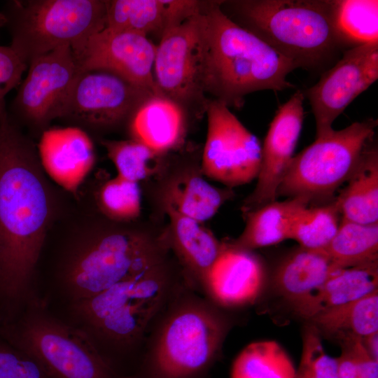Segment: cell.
I'll return each mask as SVG.
<instances>
[{"instance_id": "ac0fdd59", "label": "cell", "mask_w": 378, "mask_h": 378, "mask_svg": "<svg viewBox=\"0 0 378 378\" xmlns=\"http://www.w3.org/2000/svg\"><path fill=\"white\" fill-rule=\"evenodd\" d=\"M38 139V153L44 172L75 197L95 164L92 137L78 127L67 126L50 127Z\"/></svg>"}, {"instance_id": "603a6c76", "label": "cell", "mask_w": 378, "mask_h": 378, "mask_svg": "<svg viewBox=\"0 0 378 378\" xmlns=\"http://www.w3.org/2000/svg\"><path fill=\"white\" fill-rule=\"evenodd\" d=\"M132 139L158 155L176 147L185 131L183 108L163 96H153L136 112L129 123Z\"/></svg>"}, {"instance_id": "f546056e", "label": "cell", "mask_w": 378, "mask_h": 378, "mask_svg": "<svg viewBox=\"0 0 378 378\" xmlns=\"http://www.w3.org/2000/svg\"><path fill=\"white\" fill-rule=\"evenodd\" d=\"M294 363L274 340L258 341L244 347L234 360L230 378H294Z\"/></svg>"}, {"instance_id": "e0dca14e", "label": "cell", "mask_w": 378, "mask_h": 378, "mask_svg": "<svg viewBox=\"0 0 378 378\" xmlns=\"http://www.w3.org/2000/svg\"><path fill=\"white\" fill-rule=\"evenodd\" d=\"M267 281V269L259 255L223 241L208 276L205 297L224 309L238 311L258 302Z\"/></svg>"}, {"instance_id": "ba28073f", "label": "cell", "mask_w": 378, "mask_h": 378, "mask_svg": "<svg viewBox=\"0 0 378 378\" xmlns=\"http://www.w3.org/2000/svg\"><path fill=\"white\" fill-rule=\"evenodd\" d=\"M107 1L12 0L1 12L10 47L27 65L58 48L74 49L106 27Z\"/></svg>"}, {"instance_id": "ffe728a7", "label": "cell", "mask_w": 378, "mask_h": 378, "mask_svg": "<svg viewBox=\"0 0 378 378\" xmlns=\"http://www.w3.org/2000/svg\"><path fill=\"white\" fill-rule=\"evenodd\" d=\"M201 4L193 0L107 1L105 28L161 37L167 29L199 13Z\"/></svg>"}, {"instance_id": "277c9868", "label": "cell", "mask_w": 378, "mask_h": 378, "mask_svg": "<svg viewBox=\"0 0 378 378\" xmlns=\"http://www.w3.org/2000/svg\"><path fill=\"white\" fill-rule=\"evenodd\" d=\"M222 2L212 1L202 10L204 93L239 108L249 93L295 88L286 78L298 66L229 18Z\"/></svg>"}, {"instance_id": "44dd1931", "label": "cell", "mask_w": 378, "mask_h": 378, "mask_svg": "<svg viewBox=\"0 0 378 378\" xmlns=\"http://www.w3.org/2000/svg\"><path fill=\"white\" fill-rule=\"evenodd\" d=\"M339 268L323 250L299 246L278 262L270 281L275 293L293 306Z\"/></svg>"}, {"instance_id": "f35d334b", "label": "cell", "mask_w": 378, "mask_h": 378, "mask_svg": "<svg viewBox=\"0 0 378 378\" xmlns=\"http://www.w3.org/2000/svg\"><path fill=\"white\" fill-rule=\"evenodd\" d=\"M6 25V19L1 12H0V28Z\"/></svg>"}, {"instance_id": "7c38bea8", "label": "cell", "mask_w": 378, "mask_h": 378, "mask_svg": "<svg viewBox=\"0 0 378 378\" xmlns=\"http://www.w3.org/2000/svg\"><path fill=\"white\" fill-rule=\"evenodd\" d=\"M207 133L202 171L228 188L249 183L258 175L262 157L259 139L223 103L207 102Z\"/></svg>"}, {"instance_id": "74e56055", "label": "cell", "mask_w": 378, "mask_h": 378, "mask_svg": "<svg viewBox=\"0 0 378 378\" xmlns=\"http://www.w3.org/2000/svg\"><path fill=\"white\" fill-rule=\"evenodd\" d=\"M360 340L368 354L378 361V331L361 337Z\"/></svg>"}, {"instance_id": "9c48e42d", "label": "cell", "mask_w": 378, "mask_h": 378, "mask_svg": "<svg viewBox=\"0 0 378 378\" xmlns=\"http://www.w3.org/2000/svg\"><path fill=\"white\" fill-rule=\"evenodd\" d=\"M377 126L370 118L316 137L293 158L277 197H303L310 203L332 197L374 144Z\"/></svg>"}, {"instance_id": "4fadbf2b", "label": "cell", "mask_w": 378, "mask_h": 378, "mask_svg": "<svg viewBox=\"0 0 378 378\" xmlns=\"http://www.w3.org/2000/svg\"><path fill=\"white\" fill-rule=\"evenodd\" d=\"M202 10L165 31L156 46L153 75L159 93L183 110L192 104L206 109L207 104L202 84Z\"/></svg>"}, {"instance_id": "d6a6232c", "label": "cell", "mask_w": 378, "mask_h": 378, "mask_svg": "<svg viewBox=\"0 0 378 378\" xmlns=\"http://www.w3.org/2000/svg\"><path fill=\"white\" fill-rule=\"evenodd\" d=\"M107 155L117 171L118 176L139 183L150 171V162L158 155L149 147L134 139H100Z\"/></svg>"}, {"instance_id": "8992f818", "label": "cell", "mask_w": 378, "mask_h": 378, "mask_svg": "<svg viewBox=\"0 0 378 378\" xmlns=\"http://www.w3.org/2000/svg\"><path fill=\"white\" fill-rule=\"evenodd\" d=\"M250 31L298 68L322 70L345 45L335 0L229 1Z\"/></svg>"}, {"instance_id": "e575fe53", "label": "cell", "mask_w": 378, "mask_h": 378, "mask_svg": "<svg viewBox=\"0 0 378 378\" xmlns=\"http://www.w3.org/2000/svg\"><path fill=\"white\" fill-rule=\"evenodd\" d=\"M337 341L342 349L337 357V378H378V361L366 351L360 337L346 335Z\"/></svg>"}, {"instance_id": "2e32d148", "label": "cell", "mask_w": 378, "mask_h": 378, "mask_svg": "<svg viewBox=\"0 0 378 378\" xmlns=\"http://www.w3.org/2000/svg\"><path fill=\"white\" fill-rule=\"evenodd\" d=\"M304 95L297 90L275 113L262 146L257 183L243 205L244 214L277 198L278 188L294 157L302 128Z\"/></svg>"}, {"instance_id": "484cf974", "label": "cell", "mask_w": 378, "mask_h": 378, "mask_svg": "<svg viewBox=\"0 0 378 378\" xmlns=\"http://www.w3.org/2000/svg\"><path fill=\"white\" fill-rule=\"evenodd\" d=\"M94 209L106 218L118 223L136 220L141 212L139 183L115 176L103 178L99 174L88 178L78 190Z\"/></svg>"}, {"instance_id": "f1b7e54d", "label": "cell", "mask_w": 378, "mask_h": 378, "mask_svg": "<svg viewBox=\"0 0 378 378\" xmlns=\"http://www.w3.org/2000/svg\"><path fill=\"white\" fill-rule=\"evenodd\" d=\"M323 250L340 267L378 262V223L342 218L337 233Z\"/></svg>"}, {"instance_id": "d590c367", "label": "cell", "mask_w": 378, "mask_h": 378, "mask_svg": "<svg viewBox=\"0 0 378 378\" xmlns=\"http://www.w3.org/2000/svg\"><path fill=\"white\" fill-rule=\"evenodd\" d=\"M0 378H51L27 354L0 342Z\"/></svg>"}, {"instance_id": "5bb4252c", "label": "cell", "mask_w": 378, "mask_h": 378, "mask_svg": "<svg viewBox=\"0 0 378 378\" xmlns=\"http://www.w3.org/2000/svg\"><path fill=\"white\" fill-rule=\"evenodd\" d=\"M378 78V42L352 46L304 92L316 121V137L330 132L335 119Z\"/></svg>"}, {"instance_id": "d6986e66", "label": "cell", "mask_w": 378, "mask_h": 378, "mask_svg": "<svg viewBox=\"0 0 378 378\" xmlns=\"http://www.w3.org/2000/svg\"><path fill=\"white\" fill-rule=\"evenodd\" d=\"M170 229L166 234L169 249L176 255L189 285L205 297L211 267L223 248L202 223L186 217L166 207Z\"/></svg>"}, {"instance_id": "4dcf8cb0", "label": "cell", "mask_w": 378, "mask_h": 378, "mask_svg": "<svg viewBox=\"0 0 378 378\" xmlns=\"http://www.w3.org/2000/svg\"><path fill=\"white\" fill-rule=\"evenodd\" d=\"M342 215L336 201L302 209L295 217L290 239L300 246L314 250L324 249L337 232Z\"/></svg>"}, {"instance_id": "7402d4cb", "label": "cell", "mask_w": 378, "mask_h": 378, "mask_svg": "<svg viewBox=\"0 0 378 378\" xmlns=\"http://www.w3.org/2000/svg\"><path fill=\"white\" fill-rule=\"evenodd\" d=\"M376 291H378V262L342 267L292 307L297 315L308 321L323 311Z\"/></svg>"}, {"instance_id": "52a82bcc", "label": "cell", "mask_w": 378, "mask_h": 378, "mask_svg": "<svg viewBox=\"0 0 378 378\" xmlns=\"http://www.w3.org/2000/svg\"><path fill=\"white\" fill-rule=\"evenodd\" d=\"M0 337L36 360L51 378H132L111 368L85 331L48 313L37 299L0 325Z\"/></svg>"}, {"instance_id": "8fae6325", "label": "cell", "mask_w": 378, "mask_h": 378, "mask_svg": "<svg viewBox=\"0 0 378 378\" xmlns=\"http://www.w3.org/2000/svg\"><path fill=\"white\" fill-rule=\"evenodd\" d=\"M153 96L114 74L81 71L58 119L92 137L129 125L138 109Z\"/></svg>"}, {"instance_id": "1f68e13d", "label": "cell", "mask_w": 378, "mask_h": 378, "mask_svg": "<svg viewBox=\"0 0 378 378\" xmlns=\"http://www.w3.org/2000/svg\"><path fill=\"white\" fill-rule=\"evenodd\" d=\"M337 27L349 45L378 42L377 0H335Z\"/></svg>"}, {"instance_id": "d4e9b609", "label": "cell", "mask_w": 378, "mask_h": 378, "mask_svg": "<svg viewBox=\"0 0 378 378\" xmlns=\"http://www.w3.org/2000/svg\"><path fill=\"white\" fill-rule=\"evenodd\" d=\"M335 198L342 218L363 224L378 223V151L374 143Z\"/></svg>"}, {"instance_id": "cb8c5ba5", "label": "cell", "mask_w": 378, "mask_h": 378, "mask_svg": "<svg viewBox=\"0 0 378 378\" xmlns=\"http://www.w3.org/2000/svg\"><path fill=\"white\" fill-rule=\"evenodd\" d=\"M310 202L303 197L274 201L248 211L241 234L227 241L237 248L254 251L290 239L292 223L296 215Z\"/></svg>"}, {"instance_id": "7a4b0ae2", "label": "cell", "mask_w": 378, "mask_h": 378, "mask_svg": "<svg viewBox=\"0 0 378 378\" xmlns=\"http://www.w3.org/2000/svg\"><path fill=\"white\" fill-rule=\"evenodd\" d=\"M118 223L99 213L78 192L48 234L57 252L55 274L72 302L90 298L146 272L169 257L164 236Z\"/></svg>"}, {"instance_id": "836d02e7", "label": "cell", "mask_w": 378, "mask_h": 378, "mask_svg": "<svg viewBox=\"0 0 378 378\" xmlns=\"http://www.w3.org/2000/svg\"><path fill=\"white\" fill-rule=\"evenodd\" d=\"M294 378H337V360L323 349L321 333L307 323L303 328L302 349Z\"/></svg>"}, {"instance_id": "6da1fadb", "label": "cell", "mask_w": 378, "mask_h": 378, "mask_svg": "<svg viewBox=\"0 0 378 378\" xmlns=\"http://www.w3.org/2000/svg\"><path fill=\"white\" fill-rule=\"evenodd\" d=\"M72 195L44 172L37 145L7 115L0 120V323L36 299L46 237Z\"/></svg>"}, {"instance_id": "83f0119b", "label": "cell", "mask_w": 378, "mask_h": 378, "mask_svg": "<svg viewBox=\"0 0 378 378\" xmlns=\"http://www.w3.org/2000/svg\"><path fill=\"white\" fill-rule=\"evenodd\" d=\"M232 194L230 190L219 189L201 176H186L169 186L166 207L203 223L218 212Z\"/></svg>"}, {"instance_id": "30bf717a", "label": "cell", "mask_w": 378, "mask_h": 378, "mask_svg": "<svg viewBox=\"0 0 378 378\" xmlns=\"http://www.w3.org/2000/svg\"><path fill=\"white\" fill-rule=\"evenodd\" d=\"M8 111L9 118L34 139L58 119L81 71L70 46L34 59Z\"/></svg>"}, {"instance_id": "3957f363", "label": "cell", "mask_w": 378, "mask_h": 378, "mask_svg": "<svg viewBox=\"0 0 378 378\" xmlns=\"http://www.w3.org/2000/svg\"><path fill=\"white\" fill-rule=\"evenodd\" d=\"M185 280L152 320L132 378H211L227 336L238 323Z\"/></svg>"}, {"instance_id": "4316f807", "label": "cell", "mask_w": 378, "mask_h": 378, "mask_svg": "<svg viewBox=\"0 0 378 378\" xmlns=\"http://www.w3.org/2000/svg\"><path fill=\"white\" fill-rule=\"evenodd\" d=\"M320 333L337 340L352 335L363 337L378 331V291L351 302L332 307L307 321Z\"/></svg>"}, {"instance_id": "9a60e30c", "label": "cell", "mask_w": 378, "mask_h": 378, "mask_svg": "<svg viewBox=\"0 0 378 378\" xmlns=\"http://www.w3.org/2000/svg\"><path fill=\"white\" fill-rule=\"evenodd\" d=\"M72 50L81 71H108L160 95L153 73L156 46L147 36L104 28Z\"/></svg>"}, {"instance_id": "8d00e7d4", "label": "cell", "mask_w": 378, "mask_h": 378, "mask_svg": "<svg viewBox=\"0 0 378 378\" xmlns=\"http://www.w3.org/2000/svg\"><path fill=\"white\" fill-rule=\"evenodd\" d=\"M27 68L10 46H0V120L8 115L6 96L19 86Z\"/></svg>"}, {"instance_id": "5b68a950", "label": "cell", "mask_w": 378, "mask_h": 378, "mask_svg": "<svg viewBox=\"0 0 378 378\" xmlns=\"http://www.w3.org/2000/svg\"><path fill=\"white\" fill-rule=\"evenodd\" d=\"M185 280L176 260L169 256L94 297L92 308L97 323L89 331L102 356L118 373L132 378L152 320Z\"/></svg>"}]
</instances>
